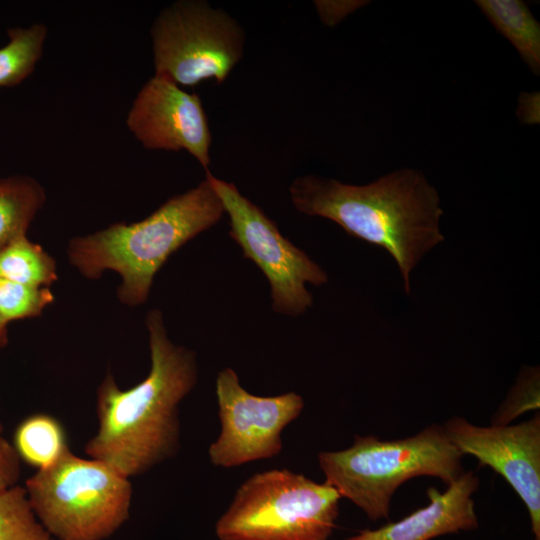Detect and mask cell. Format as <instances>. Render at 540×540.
<instances>
[{
	"label": "cell",
	"mask_w": 540,
	"mask_h": 540,
	"mask_svg": "<svg viewBox=\"0 0 540 540\" xmlns=\"http://www.w3.org/2000/svg\"><path fill=\"white\" fill-rule=\"evenodd\" d=\"M289 193L300 213L329 219L349 235L385 249L407 294L412 270L444 240L439 194L415 169L402 168L366 185L308 174L297 177Z\"/></svg>",
	"instance_id": "cell-2"
},
{
	"label": "cell",
	"mask_w": 540,
	"mask_h": 540,
	"mask_svg": "<svg viewBox=\"0 0 540 540\" xmlns=\"http://www.w3.org/2000/svg\"><path fill=\"white\" fill-rule=\"evenodd\" d=\"M54 299L49 287H36L0 278V316L7 324L40 316Z\"/></svg>",
	"instance_id": "cell-19"
},
{
	"label": "cell",
	"mask_w": 540,
	"mask_h": 540,
	"mask_svg": "<svg viewBox=\"0 0 540 540\" xmlns=\"http://www.w3.org/2000/svg\"><path fill=\"white\" fill-rule=\"evenodd\" d=\"M0 278L49 287L58 279L56 262L39 244L21 236L0 251Z\"/></svg>",
	"instance_id": "cell-16"
},
{
	"label": "cell",
	"mask_w": 540,
	"mask_h": 540,
	"mask_svg": "<svg viewBox=\"0 0 540 540\" xmlns=\"http://www.w3.org/2000/svg\"><path fill=\"white\" fill-rule=\"evenodd\" d=\"M215 390L221 429L208 450L214 466L237 467L280 454L283 430L304 408L301 395H253L241 386L232 368L218 373Z\"/></svg>",
	"instance_id": "cell-9"
},
{
	"label": "cell",
	"mask_w": 540,
	"mask_h": 540,
	"mask_svg": "<svg viewBox=\"0 0 540 540\" xmlns=\"http://www.w3.org/2000/svg\"><path fill=\"white\" fill-rule=\"evenodd\" d=\"M225 214L223 204L205 177L196 187L171 197L148 217L118 222L68 242L69 263L87 279L116 272L117 297L135 307L149 297L153 280L168 258Z\"/></svg>",
	"instance_id": "cell-3"
},
{
	"label": "cell",
	"mask_w": 540,
	"mask_h": 540,
	"mask_svg": "<svg viewBox=\"0 0 540 540\" xmlns=\"http://www.w3.org/2000/svg\"><path fill=\"white\" fill-rule=\"evenodd\" d=\"M24 488L37 519L56 540H104L129 518L130 479L71 450L37 470Z\"/></svg>",
	"instance_id": "cell-5"
},
{
	"label": "cell",
	"mask_w": 540,
	"mask_h": 540,
	"mask_svg": "<svg viewBox=\"0 0 540 540\" xmlns=\"http://www.w3.org/2000/svg\"><path fill=\"white\" fill-rule=\"evenodd\" d=\"M151 367L147 377L122 390L108 372L97 390L98 428L85 445L127 478L175 456L180 448L179 405L198 380L194 351L174 344L159 309L147 313Z\"/></svg>",
	"instance_id": "cell-1"
},
{
	"label": "cell",
	"mask_w": 540,
	"mask_h": 540,
	"mask_svg": "<svg viewBox=\"0 0 540 540\" xmlns=\"http://www.w3.org/2000/svg\"><path fill=\"white\" fill-rule=\"evenodd\" d=\"M150 33L155 75L179 86L223 83L244 53L239 22L204 0H179L165 7Z\"/></svg>",
	"instance_id": "cell-7"
},
{
	"label": "cell",
	"mask_w": 540,
	"mask_h": 540,
	"mask_svg": "<svg viewBox=\"0 0 540 540\" xmlns=\"http://www.w3.org/2000/svg\"><path fill=\"white\" fill-rule=\"evenodd\" d=\"M126 125L145 149L185 150L208 170L212 136L201 99L169 78L154 74L142 86Z\"/></svg>",
	"instance_id": "cell-11"
},
{
	"label": "cell",
	"mask_w": 540,
	"mask_h": 540,
	"mask_svg": "<svg viewBox=\"0 0 540 540\" xmlns=\"http://www.w3.org/2000/svg\"><path fill=\"white\" fill-rule=\"evenodd\" d=\"M321 20L329 26L340 22L346 15L360 6L359 1H315Z\"/></svg>",
	"instance_id": "cell-21"
},
{
	"label": "cell",
	"mask_w": 540,
	"mask_h": 540,
	"mask_svg": "<svg viewBox=\"0 0 540 540\" xmlns=\"http://www.w3.org/2000/svg\"><path fill=\"white\" fill-rule=\"evenodd\" d=\"M338 491L288 469L245 480L215 525L219 540H327L339 515Z\"/></svg>",
	"instance_id": "cell-6"
},
{
	"label": "cell",
	"mask_w": 540,
	"mask_h": 540,
	"mask_svg": "<svg viewBox=\"0 0 540 540\" xmlns=\"http://www.w3.org/2000/svg\"><path fill=\"white\" fill-rule=\"evenodd\" d=\"M205 177L229 217V235L267 278L275 312L299 316L313 304L306 284L327 283L326 272L304 251L284 237L276 223L242 195L235 184L206 170Z\"/></svg>",
	"instance_id": "cell-8"
},
{
	"label": "cell",
	"mask_w": 540,
	"mask_h": 540,
	"mask_svg": "<svg viewBox=\"0 0 540 540\" xmlns=\"http://www.w3.org/2000/svg\"><path fill=\"white\" fill-rule=\"evenodd\" d=\"M9 41L0 48V87L20 84L35 69L43 53L47 27L35 23L7 30Z\"/></svg>",
	"instance_id": "cell-17"
},
{
	"label": "cell",
	"mask_w": 540,
	"mask_h": 540,
	"mask_svg": "<svg viewBox=\"0 0 540 540\" xmlns=\"http://www.w3.org/2000/svg\"><path fill=\"white\" fill-rule=\"evenodd\" d=\"M443 428L450 441L506 479L525 504L535 540H540V416L520 424L476 426L452 417Z\"/></svg>",
	"instance_id": "cell-10"
},
{
	"label": "cell",
	"mask_w": 540,
	"mask_h": 540,
	"mask_svg": "<svg viewBox=\"0 0 540 540\" xmlns=\"http://www.w3.org/2000/svg\"><path fill=\"white\" fill-rule=\"evenodd\" d=\"M462 453L443 426L431 424L418 434L396 440L356 436L352 446L318 454L325 482L372 521L388 519L391 498L417 476L439 478L447 486L463 473Z\"/></svg>",
	"instance_id": "cell-4"
},
{
	"label": "cell",
	"mask_w": 540,
	"mask_h": 540,
	"mask_svg": "<svg viewBox=\"0 0 540 540\" xmlns=\"http://www.w3.org/2000/svg\"><path fill=\"white\" fill-rule=\"evenodd\" d=\"M12 444L21 461L41 470L70 450L65 429L54 416L35 413L16 427Z\"/></svg>",
	"instance_id": "cell-15"
},
{
	"label": "cell",
	"mask_w": 540,
	"mask_h": 540,
	"mask_svg": "<svg viewBox=\"0 0 540 540\" xmlns=\"http://www.w3.org/2000/svg\"><path fill=\"white\" fill-rule=\"evenodd\" d=\"M8 344V324L0 316V349Z\"/></svg>",
	"instance_id": "cell-22"
},
{
	"label": "cell",
	"mask_w": 540,
	"mask_h": 540,
	"mask_svg": "<svg viewBox=\"0 0 540 540\" xmlns=\"http://www.w3.org/2000/svg\"><path fill=\"white\" fill-rule=\"evenodd\" d=\"M46 201L43 186L27 175L0 180V251L27 230Z\"/></svg>",
	"instance_id": "cell-14"
},
{
	"label": "cell",
	"mask_w": 540,
	"mask_h": 540,
	"mask_svg": "<svg viewBox=\"0 0 540 540\" xmlns=\"http://www.w3.org/2000/svg\"><path fill=\"white\" fill-rule=\"evenodd\" d=\"M0 540H52L37 519L24 486L0 493Z\"/></svg>",
	"instance_id": "cell-18"
},
{
	"label": "cell",
	"mask_w": 540,
	"mask_h": 540,
	"mask_svg": "<svg viewBox=\"0 0 540 540\" xmlns=\"http://www.w3.org/2000/svg\"><path fill=\"white\" fill-rule=\"evenodd\" d=\"M20 474L21 460L0 424V493L16 486Z\"/></svg>",
	"instance_id": "cell-20"
},
{
	"label": "cell",
	"mask_w": 540,
	"mask_h": 540,
	"mask_svg": "<svg viewBox=\"0 0 540 540\" xmlns=\"http://www.w3.org/2000/svg\"><path fill=\"white\" fill-rule=\"evenodd\" d=\"M478 486L474 472H464L444 492L430 487L425 507L379 528L363 529L345 540H430L476 529L478 519L472 496Z\"/></svg>",
	"instance_id": "cell-12"
},
{
	"label": "cell",
	"mask_w": 540,
	"mask_h": 540,
	"mask_svg": "<svg viewBox=\"0 0 540 540\" xmlns=\"http://www.w3.org/2000/svg\"><path fill=\"white\" fill-rule=\"evenodd\" d=\"M478 8L517 50L522 60L540 74V24L521 0H477Z\"/></svg>",
	"instance_id": "cell-13"
},
{
	"label": "cell",
	"mask_w": 540,
	"mask_h": 540,
	"mask_svg": "<svg viewBox=\"0 0 540 540\" xmlns=\"http://www.w3.org/2000/svg\"><path fill=\"white\" fill-rule=\"evenodd\" d=\"M52 540H56V539H53V538H52Z\"/></svg>",
	"instance_id": "cell-23"
}]
</instances>
